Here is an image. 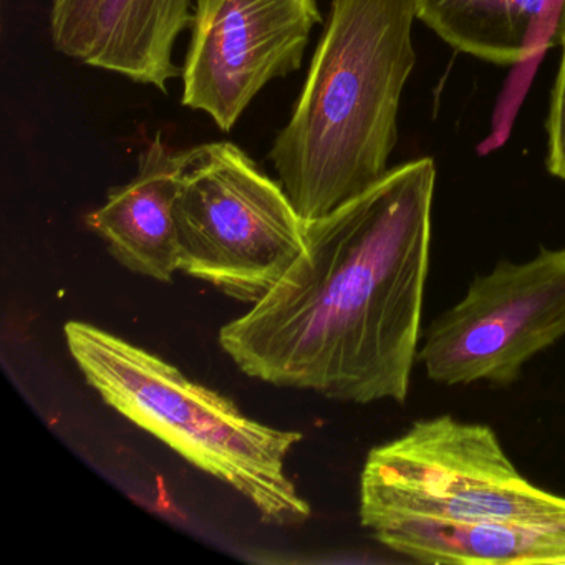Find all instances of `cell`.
I'll return each instance as SVG.
<instances>
[{
	"instance_id": "6da1fadb",
	"label": "cell",
	"mask_w": 565,
	"mask_h": 565,
	"mask_svg": "<svg viewBox=\"0 0 565 565\" xmlns=\"http://www.w3.org/2000/svg\"><path fill=\"white\" fill-rule=\"evenodd\" d=\"M436 167L419 158L306 223L282 279L220 332L246 375L339 402L405 405L422 343Z\"/></svg>"
},
{
	"instance_id": "7a4b0ae2",
	"label": "cell",
	"mask_w": 565,
	"mask_h": 565,
	"mask_svg": "<svg viewBox=\"0 0 565 565\" xmlns=\"http://www.w3.org/2000/svg\"><path fill=\"white\" fill-rule=\"evenodd\" d=\"M415 0H332L290 120L269 158L306 223L388 173L416 65Z\"/></svg>"
},
{
	"instance_id": "3957f363",
	"label": "cell",
	"mask_w": 565,
	"mask_h": 565,
	"mask_svg": "<svg viewBox=\"0 0 565 565\" xmlns=\"http://www.w3.org/2000/svg\"><path fill=\"white\" fill-rule=\"evenodd\" d=\"M64 333L72 359L108 406L243 494L264 521L296 525L310 518L286 472L302 433L243 415L177 366L92 323L72 320Z\"/></svg>"
},
{
	"instance_id": "277c9868",
	"label": "cell",
	"mask_w": 565,
	"mask_h": 565,
	"mask_svg": "<svg viewBox=\"0 0 565 565\" xmlns=\"http://www.w3.org/2000/svg\"><path fill=\"white\" fill-rule=\"evenodd\" d=\"M565 511L515 468L494 429L449 415L418 419L366 456L360 522L376 532L406 522L504 521Z\"/></svg>"
},
{
	"instance_id": "5b68a950",
	"label": "cell",
	"mask_w": 565,
	"mask_h": 565,
	"mask_svg": "<svg viewBox=\"0 0 565 565\" xmlns=\"http://www.w3.org/2000/svg\"><path fill=\"white\" fill-rule=\"evenodd\" d=\"M183 158L174 204L180 270L259 302L302 253L306 221L237 145L211 141Z\"/></svg>"
},
{
	"instance_id": "8992f818",
	"label": "cell",
	"mask_w": 565,
	"mask_h": 565,
	"mask_svg": "<svg viewBox=\"0 0 565 565\" xmlns=\"http://www.w3.org/2000/svg\"><path fill=\"white\" fill-rule=\"evenodd\" d=\"M565 337V247L501 260L423 332L418 363L443 386L518 382L535 355Z\"/></svg>"
},
{
	"instance_id": "52a82bcc",
	"label": "cell",
	"mask_w": 565,
	"mask_h": 565,
	"mask_svg": "<svg viewBox=\"0 0 565 565\" xmlns=\"http://www.w3.org/2000/svg\"><path fill=\"white\" fill-rule=\"evenodd\" d=\"M319 0H194L181 104L231 131L250 102L302 65Z\"/></svg>"
},
{
	"instance_id": "ba28073f",
	"label": "cell",
	"mask_w": 565,
	"mask_h": 565,
	"mask_svg": "<svg viewBox=\"0 0 565 565\" xmlns=\"http://www.w3.org/2000/svg\"><path fill=\"white\" fill-rule=\"evenodd\" d=\"M183 163V151L158 134L141 150L134 180L114 188L85 220L118 263L151 279L171 280L180 270L174 204Z\"/></svg>"
},
{
	"instance_id": "9c48e42d",
	"label": "cell",
	"mask_w": 565,
	"mask_h": 565,
	"mask_svg": "<svg viewBox=\"0 0 565 565\" xmlns=\"http://www.w3.org/2000/svg\"><path fill=\"white\" fill-rule=\"evenodd\" d=\"M373 535L419 564L565 565V511L472 524L406 522Z\"/></svg>"
},
{
	"instance_id": "30bf717a",
	"label": "cell",
	"mask_w": 565,
	"mask_h": 565,
	"mask_svg": "<svg viewBox=\"0 0 565 565\" xmlns=\"http://www.w3.org/2000/svg\"><path fill=\"white\" fill-rule=\"evenodd\" d=\"M193 9L194 0H111L87 65L167 92L181 75L174 45Z\"/></svg>"
},
{
	"instance_id": "8fae6325",
	"label": "cell",
	"mask_w": 565,
	"mask_h": 565,
	"mask_svg": "<svg viewBox=\"0 0 565 565\" xmlns=\"http://www.w3.org/2000/svg\"><path fill=\"white\" fill-rule=\"evenodd\" d=\"M562 0H415L416 19L443 42L481 61L521 64Z\"/></svg>"
},
{
	"instance_id": "7c38bea8",
	"label": "cell",
	"mask_w": 565,
	"mask_h": 565,
	"mask_svg": "<svg viewBox=\"0 0 565 565\" xmlns=\"http://www.w3.org/2000/svg\"><path fill=\"white\" fill-rule=\"evenodd\" d=\"M111 0H54L52 44L65 57L87 64Z\"/></svg>"
},
{
	"instance_id": "4fadbf2b",
	"label": "cell",
	"mask_w": 565,
	"mask_h": 565,
	"mask_svg": "<svg viewBox=\"0 0 565 565\" xmlns=\"http://www.w3.org/2000/svg\"><path fill=\"white\" fill-rule=\"evenodd\" d=\"M558 38H561L562 55L555 75L554 87L548 102L547 121V170L552 177L565 181V0H562L558 15Z\"/></svg>"
}]
</instances>
